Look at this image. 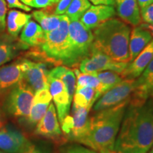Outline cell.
<instances>
[{"label":"cell","instance_id":"cell-1","mask_svg":"<svg viewBox=\"0 0 153 153\" xmlns=\"http://www.w3.org/2000/svg\"><path fill=\"white\" fill-rule=\"evenodd\" d=\"M153 145V100L131 99L115 142L120 153H148Z\"/></svg>","mask_w":153,"mask_h":153},{"label":"cell","instance_id":"cell-2","mask_svg":"<svg viewBox=\"0 0 153 153\" xmlns=\"http://www.w3.org/2000/svg\"><path fill=\"white\" fill-rule=\"evenodd\" d=\"M131 99L116 106L97 111L89 117L87 131L78 143L97 152L114 150L116 137Z\"/></svg>","mask_w":153,"mask_h":153},{"label":"cell","instance_id":"cell-3","mask_svg":"<svg viewBox=\"0 0 153 153\" xmlns=\"http://www.w3.org/2000/svg\"><path fill=\"white\" fill-rule=\"evenodd\" d=\"M91 49L104 53L115 61L130 62L131 28L123 21L112 18L93 29Z\"/></svg>","mask_w":153,"mask_h":153},{"label":"cell","instance_id":"cell-4","mask_svg":"<svg viewBox=\"0 0 153 153\" xmlns=\"http://www.w3.org/2000/svg\"><path fill=\"white\" fill-rule=\"evenodd\" d=\"M69 25L70 20L68 16L62 15L58 27L52 31L45 33V41L40 48L47 62L72 68Z\"/></svg>","mask_w":153,"mask_h":153},{"label":"cell","instance_id":"cell-5","mask_svg":"<svg viewBox=\"0 0 153 153\" xmlns=\"http://www.w3.org/2000/svg\"><path fill=\"white\" fill-rule=\"evenodd\" d=\"M94 41L93 33L80 21L71 22L69 25V41L72 68L79 66L80 62L91 54Z\"/></svg>","mask_w":153,"mask_h":153},{"label":"cell","instance_id":"cell-6","mask_svg":"<svg viewBox=\"0 0 153 153\" xmlns=\"http://www.w3.org/2000/svg\"><path fill=\"white\" fill-rule=\"evenodd\" d=\"M35 92L24 80L7 94L4 109L16 118H27L31 109Z\"/></svg>","mask_w":153,"mask_h":153},{"label":"cell","instance_id":"cell-7","mask_svg":"<svg viewBox=\"0 0 153 153\" xmlns=\"http://www.w3.org/2000/svg\"><path fill=\"white\" fill-rule=\"evenodd\" d=\"M128 65V62H117L104 53L91 49L90 55L80 62L79 70L82 73L94 75L106 70L120 74Z\"/></svg>","mask_w":153,"mask_h":153},{"label":"cell","instance_id":"cell-8","mask_svg":"<svg viewBox=\"0 0 153 153\" xmlns=\"http://www.w3.org/2000/svg\"><path fill=\"white\" fill-rule=\"evenodd\" d=\"M135 79H124L105 92L93 106L97 112L116 106L131 97L134 91Z\"/></svg>","mask_w":153,"mask_h":153},{"label":"cell","instance_id":"cell-9","mask_svg":"<svg viewBox=\"0 0 153 153\" xmlns=\"http://www.w3.org/2000/svg\"><path fill=\"white\" fill-rule=\"evenodd\" d=\"M23 74V80L33 89L34 92L48 89L49 70L45 63L35 62L27 59L19 60Z\"/></svg>","mask_w":153,"mask_h":153},{"label":"cell","instance_id":"cell-10","mask_svg":"<svg viewBox=\"0 0 153 153\" xmlns=\"http://www.w3.org/2000/svg\"><path fill=\"white\" fill-rule=\"evenodd\" d=\"M48 82L49 91L52 96L57 118L60 124L64 118L69 115L72 100L69 97L65 85L60 79L48 74Z\"/></svg>","mask_w":153,"mask_h":153},{"label":"cell","instance_id":"cell-11","mask_svg":"<svg viewBox=\"0 0 153 153\" xmlns=\"http://www.w3.org/2000/svg\"><path fill=\"white\" fill-rule=\"evenodd\" d=\"M22 132L13 128H0V150L5 153H21L30 144Z\"/></svg>","mask_w":153,"mask_h":153},{"label":"cell","instance_id":"cell-12","mask_svg":"<svg viewBox=\"0 0 153 153\" xmlns=\"http://www.w3.org/2000/svg\"><path fill=\"white\" fill-rule=\"evenodd\" d=\"M35 134L53 140H59L64 137L53 103L50 104L45 114L36 125Z\"/></svg>","mask_w":153,"mask_h":153},{"label":"cell","instance_id":"cell-13","mask_svg":"<svg viewBox=\"0 0 153 153\" xmlns=\"http://www.w3.org/2000/svg\"><path fill=\"white\" fill-rule=\"evenodd\" d=\"M152 60L153 39L132 62L128 63L120 75L125 79H136Z\"/></svg>","mask_w":153,"mask_h":153},{"label":"cell","instance_id":"cell-14","mask_svg":"<svg viewBox=\"0 0 153 153\" xmlns=\"http://www.w3.org/2000/svg\"><path fill=\"white\" fill-rule=\"evenodd\" d=\"M115 14L116 11L114 6H91L82 16L80 22L86 28L91 30L112 19Z\"/></svg>","mask_w":153,"mask_h":153},{"label":"cell","instance_id":"cell-15","mask_svg":"<svg viewBox=\"0 0 153 153\" xmlns=\"http://www.w3.org/2000/svg\"><path fill=\"white\" fill-rule=\"evenodd\" d=\"M23 80L19 60L0 68V96L8 94Z\"/></svg>","mask_w":153,"mask_h":153},{"label":"cell","instance_id":"cell-16","mask_svg":"<svg viewBox=\"0 0 153 153\" xmlns=\"http://www.w3.org/2000/svg\"><path fill=\"white\" fill-rule=\"evenodd\" d=\"M151 97H153V60L135 80V87L131 98L146 101Z\"/></svg>","mask_w":153,"mask_h":153},{"label":"cell","instance_id":"cell-17","mask_svg":"<svg viewBox=\"0 0 153 153\" xmlns=\"http://www.w3.org/2000/svg\"><path fill=\"white\" fill-rule=\"evenodd\" d=\"M51 101L52 96L48 89H44L36 91L34 94L30 114L26 118L29 125H37V123L46 113Z\"/></svg>","mask_w":153,"mask_h":153},{"label":"cell","instance_id":"cell-18","mask_svg":"<svg viewBox=\"0 0 153 153\" xmlns=\"http://www.w3.org/2000/svg\"><path fill=\"white\" fill-rule=\"evenodd\" d=\"M116 4L122 21L134 27L141 24L142 19L137 0H116Z\"/></svg>","mask_w":153,"mask_h":153},{"label":"cell","instance_id":"cell-19","mask_svg":"<svg viewBox=\"0 0 153 153\" xmlns=\"http://www.w3.org/2000/svg\"><path fill=\"white\" fill-rule=\"evenodd\" d=\"M89 111L87 108L72 106V116L73 118V128L68 135V140L78 143L85 135L88 127Z\"/></svg>","mask_w":153,"mask_h":153},{"label":"cell","instance_id":"cell-20","mask_svg":"<svg viewBox=\"0 0 153 153\" xmlns=\"http://www.w3.org/2000/svg\"><path fill=\"white\" fill-rule=\"evenodd\" d=\"M152 36L148 30L140 26H135L132 30L129 42L130 62L140 54L150 42L152 41Z\"/></svg>","mask_w":153,"mask_h":153},{"label":"cell","instance_id":"cell-21","mask_svg":"<svg viewBox=\"0 0 153 153\" xmlns=\"http://www.w3.org/2000/svg\"><path fill=\"white\" fill-rule=\"evenodd\" d=\"M1 34H0V66L12 60L19 51L28 48V45L22 41L20 43L15 41L16 38Z\"/></svg>","mask_w":153,"mask_h":153},{"label":"cell","instance_id":"cell-22","mask_svg":"<svg viewBox=\"0 0 153 153\" xmlns=\"http://www.w3.org/2000/svg\"><path fill=\"white\" fill-rule=\"evenodd\" d=\"M57 4L46 7L45 9L33 11L32 16L41 24L45 33L56 29L60 24L62 15H56L54 11Z\"/></svg>","mask_w":153,"mask_h":153},{"label":"cell","instance_id":"cell-23","mask_svg":"<svg viewBox=\"0 0 153 153\" xmlns=\"http://www.w3.org/2000/svg\"><path fill=\"white\" fill-rule=\"evenodd\" d=\"M45 39V33L34 21L29 20L25 25L20 36V41L29 46H40Z\"/></svg>","mask_w":153,"mask_h":153},{"label":"cell","instance_id":"cell-24","mask_svg":"<svg viewBox=\"0 0 153 153\" xmlns=\"http://www.w3.org/2000/svg\"><path fill=\"white\" fill-rule=\"evenodd\" d=\"M49 75L60 79L65 85L69 97L72 101L76 89V76L73 70L68 67L58 65L49 72Z\"/></svg>","mask_w":153,"mask_h":153},{"label":"cell","instance_id":"cell-25","mask_svg":"<svg viewBox=\"0 0 153 153\" xmlns=\"http://www.w3.org/2000/svg\"><path fill=\"white\" fill-rule=\"evenodd\" d=\"M31 18V15L24 14L20 11L11 10L7 16V30L9 35L16 38L25 25Z\"/></svg>","mask_w":153,"mask_h":153},{"label":"cell","instance_id":"cell-26","mask_svg":"<svg viewBox=\"0 0 153 153\" xmlns=\"http://www.w3.org/2000/svg\"><path fill=\"white\" fill-rule=\"evenodd\" d=\"M101 84L100 90H99V94L100 97L105 92L108 91L123 81V78L120 75V74L113 71H104L99 72L96 74Z\"/></svg>","mask_w":153,"mask_h":153},{"label":"cell","instance_id":"cell-27","mask_svg":"<svg viewBox=\"0 0 153 153\" xmlns=\"http://www.w3.org/2000/svg\"><path fill=\"white\" fill-rule=\"evenodd\" d=\"M74 72L76 76V88H81L84 87H89L93 88L97 92V99L100 98L99 90H100L101 84L97 75L94 74H88L82 73L78 69L74 68Z\"/></svg>","mask_w":153,"mask_h":153},{"label":"cell","instance_id":"cell-28","mask_svg":"<svg viewBox=\"0 0 153 153\" xmlns=\"http://www.w3.org/2000/svg\"><path fill=\"white\" fill-rule=\"evenodd\" d=\"M90 7L89 0H72L67 9L65 15L70 22L79 21Z\"/></svg>","mask_w":153,"mask_h":153},{"label":"cell","instance_id":"cell-29","mask_svg":"<svg viewBox=\"0 0 153 153\" xmlns=\"http://www.w3.org/2000/svg\"><path fill=\"white\" fill-rule=\"evenodd\" d=\"M60 153H97L89 148L77 144L63 145L60 149Z\"/></svg>","mask_w":153,"mask_h":153},{"label":"cell","instance_id":"cell-30","mask_svg":"<svg viewBox=\"0 0 153 153\" xmlns=\"http://www.w3.org/2000/svg\"><path fill=\"white\" fill-rule=\"evenodd\" d=\"M140 16L146 24L153 25V3L141 9Z\"/></svg>","mask_w":153,"mask_h":153},{"label":"cell","instance_id":"cell-31","mask_svg":"<svg viewBox=\"0 0 153 153\" xmlns=\"http://www.w3.org/2000/svg\"><path fill=\"white\" fill-rule=\"evenodd\" d=\"M7 4L4 0H0V34L5 30L6 14H7Z\"/></svg>","mask_w":153,"mask_h":153},{"label":"cell","instance_id":"cell-32","mask_svg":"<svg viewBox=\"0 0 153 153\" xmlns=\"http://www.w3.org/2000/svg\"><path fill=\"white\" fill-rule=\"evenodd\" d=\"M21 153H51L48 149L43 145L30 143L28 147Z\"/></svg>","mask_w":153,"mask_h":153},{"label":"cell","instance_id":"cell-33","mask_svg":"<svg viewBox=\"0 0 153 153\" xmlns=\"http://www.w3.org/2000/svg\"><path fill=\"white\" fill-rule=\"evenodd\" d=\"M59 1L60 0H33L30 6L35 8H46L57 4Z\"/></svg>","mask_w":153,"mask_h":153},{"label":"cell","instance_id":"cell-34","mask_svg":"<svg viewBox=\"0 0 153 153\" xmlns=\"http://www.w3.org/2000/svg\"><path fill=\"white\" fill-rule=\"evenodd\" d=\"M72 1V0H60L55 7L54 14L56 15H62L65 14L67 9Z\"/></svg>","mask_w":153,"mask_h":153},{"label":"cell","instance_id":"cell-35","mask_svg":"<svg viewBox=\"0 0 153 153\" xmlns=\"http://www.w3.org/2000/svg\"><path fill=\"white\" fill-rule=\"evenodd\" d=\"M6 1H7L9 7H10V8H18L26 11H31V9L30 7L24 4L19 0H6Z\"/></svg>","mask_w":153,"mask_h":153},{"label":"cell","instance_id":"cell-36","mask_svg":"<svg viewBox=\"0 0 153 153\" xmlns=\"http://www.w3.org/2000/svg\"><path fill=\"white\" fill-rule=\"evenodd\" d=\"M94 5H106L114 6L116 4V0H90Z\"/></svg>","mask_w":153,"mask_h":153},{"label":"cell","instance_id":"cell-37","mask_svg":"<svg viewBox=\"0 0 153 153\" xmlns=\"http://www.w3.org/2000/svg\"><path fill=\"white\" fill-rule=\"evenodd\" d=\"M137 2H138L139 7L142 9L152 4L153 0H137Z\"/></svg>","mask_w":153,"mask_h":153},{"label":"cell","instance_id":"cell-38","mask_svg":"<svg viewBox=\"0 0 153 153\" xmlns=\"http://www.w3.org/2000/svg\"><path fill=\"white\" fill-rule=\"evenodd\" d=\"M140 26L143 28H145V29L148 30V31L152 34V36L153 35V25H150L148 24H140Z\"/></svg>","mask_w":153,"mask_h":153},{"label":"cell","instance_id":"cell-39","mask_svg":"<svg viewBox=\"0 0 153 153\" xmlns=\"http://www.w3.org/2000/svg\"><path fill=\"white\" fill-rule=\"evenodd\" d=\"M99 153H120V152L115 150H106L101 151V152H100Z\"/></svg>","mask_w":153,"mask_h":153},{"label":"cell","instance_id":"cell-40","mask_svg":"<svg viewBox=\"0 0 153 153\" xmlns=\"http://www.w3.org/2000/svg\"><path fill=\"white\" fill-rule=\"evenodd\" d=\"M21 1H22V2L25 5L30 6V3H31V1H33V0H21Z\"/></svg>","mask_w":153,"mask_h":153},{"label":"cell","instance_id":"cell-41","mask_svg":"<svg viewBox=\"0 0 153 153\" xmlns=\"http://www.w3.org/2000/svg\"><path fill=\"white\" fill-rule=\"evenodd\" d=\"M148 152H149V153H153V145H152V148H151V149H150V150Z\"/></svg>","mask_w":153,"mask_h":153},{"label":"cell","instance_id":"cell-42","mask_svg":"<svg viewBox=\"0 0 153 153\" xmlns=\"http://www.w3.org/2000/svg\"><path fill=\"white\" fill-rule=\"evenodd\" d=\"M0 153H5V152H3V151L0 150Z\"/></svg>","mask_w":153,"mask_h":153},{"label":"cell","instance_id":"cell-43","mask_svg":"<svg viewBox=\"0 0 153 153\" xmlns=\"http://www.w3.org/2000/svg\"><path fill=\"white\" fill-rule=\"evenodd\" d=\"M1 118H0V126H1Z\"/></svg>","mask_w":153,"mask_h":153}]
</instances>
